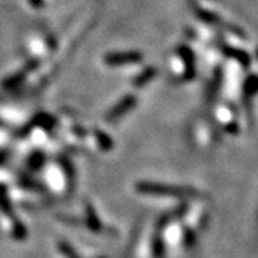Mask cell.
<instances>
[{
	"label": "cell",
	"instance_id": "6da1fadb",
	"mask_svg": "<svg viewBox=\"0 0 258 258\" xmlns=\"http://www.w3.org/2000/svg\"><path fill=\"white\" fill-rule=\"evenodd\" d=\"M135 189L139 194L151 195V197H162V198H179V200H189V198H200L201 195L197 189L184 188V186H171V185L157 184L142 181L135 185Z\"/></svg>",
	"mask_w": 258,
	"mask_h": 258
},
{
	"label": "cell",
	"instance_id": "7a4b0ae2",
	"mask_svg": "<svg viewBox=\"0 0 258 258\" xmlns=\"http://www.w3.org/2000/svg\"><path fill=\"white\" fill-rule=\"evenodd\" d=\"M194 13H195V16L200 19L201 22H204L205 25H210V26H214V28H220L222 30H227V32H231L232 35H235V36L242 37V39H245V32L240 29L238 26H234V25H230V23H227V22H224L218 15H215V13H212L210 10L203 9V8H200L198 5H195L192 6Z\"/></svg>",
	"mask_w": 258,
	"mask_h": 258
},
{
	"label": "cell",
	"instance_id": "3957f363",
	"mask_svg": "<svg viewBox=\"0 0 258 258\" xmlns=\"http://www.w3.org/2000/svg\"><path fill=\"white\" fill-rule=\"evenodd\" d=\"M137 105V98L134 95H126L120 99L113 108L109 109V112L106 113L105 116V120L109 122V123H113V122H118L120 118H123L129 111H132Z\"/></svg>",
	"mask_w": 258,
	"mask_h": 258
},
{
	"label": "cell",
	"instance_id": "277c9868",
	"mask_svg": "<svg viewBox=\"0 0 258 258\" xmlns=\"http://www.w3.org/2000/svg\"><path fill=\"white\" fill-rule=\"evenodd\" d=\"M178 55L181 57L182 63H184V74H182V78H184L186 82L192 81L194 78L197 76V59H195V53L194 50L189 46L186 45H179L178 49H176Z\"/></svg>",
	"mask_w": 258,
	"mask_h": 258
},
{
	"label": "cell",
	"instance_id": "5b68a950",
	"mask_svg": "<svg viewBox=\"0 0 258 258\" xmlns=\"http://www.w3.org/2000/svg\"><path fill=\"white\" fill-rule=\"evenodd\" d=\"M142 60V53L137 50L128 52H112L105 56V63L109 66H122V64L139 63Z\"/></svg>",
	"mask_w": 258,
	"mask_h": 258
},
{
	"label": "cell",
	"instance_id": "8992f818",
	"mask_svg": "<svg viewBox=\"0 0 258 258\" xmlns=\"http://www.w3.org/2000/svg\"><path fill=\"white\" fill-rule=\"evenodd\" d=\"M37 64H39L37 60H30V62H28V63L25 64V68H23V69H20L19 72L13 74L12 76H9V78L3 82V88H5V89L16 88L18 85H20V83L25 81V78H26V76H28L33 69H36Z\"/></svg>",
	"mask_w": 258,
	"mask_h": 258
},
{
	"label": "cell",
	"instance_id": "52a82bcc",
	"mask_svg": "<svg viewBox=\"0 0 258 258\" xmlns=\"http://www.w3.org/2000/svg\"><path fill=\"white\" fill-rule=\"evenodd\" d=\"M221 50L225 57L235 60L242 68H249V64H251V56H249L248 52H245L242 49H238V47L228 46V45H224L221 47Z\"/></svg>",
	"mask_w": 258,
	"mask_h": 258
},
{
	"label": "cell",
	"instance_id": "ba28073f",
	"mask_svg": "<svg viewBox=\"0 0 258 258\" xmlns=\"http://www.w3.org/2000/svg\"><path fill=\"white\" fill-rule=\"evenodd\" d=\"M86 225L88 228L93 232H105V227L102 225L101 220L98 217V214L95 211L93 205L91 204H86Z\"/></svg>",
	"mask_w": 258,
	"mask_h": 258
},
{
	"label": "cell",
	"instance_id": "9c48e42d",
	"mask_svg": "<svg viewBox=\"0 0 258 258\" xmlns=\"http://www.w3.org/2000/svg\"><path fill=\"white\" fill-rule=\"evenodd\" d=\"M242 92H244V98L245 101L248 102L249 99H252L254 96L258 95V75L251 74L245 78L244 85H242Z\"/></svg>",
	"mask_w": 258,
	"mask_h": 258
},
{
	"label": "cell",
	"instance_id": "30bf717a",
	"mask_svg": "<svg viewBox=\"0 0 258 258\" xmlns=\"http://www.w3.org/2000/svg\"><path fill=\"white\" fill-rule=\"evenodd\" d=\"M0 211L3 212L5 215H8L10 220H15V212H13V205L10 203L9 192L6 185L0 184Z\"/></svg>",
	"mask_w": 258,
	"mask_h": 258
},
{
	"label": "cell",
	"instance_id": "8fae6325",
	"mask_svg": "<svg viewBox=\"0 0 258 258\" xmlns=\"http://www.w3.org/2000/svg\"><path fill=\"white\" fill-rule=\"evenodd\" d=\"M56 125V119L53 116L47 115V113H39L36 118H33L32 122L28 125V128L25 129V132H29V129L33 126H40L45 129H52Z\"/></svg>",
	"mask_w": 258,
	"mask_h": 258
},
{
	"label": "cell",
	"instance_id": "7c38bea8",
	"mask_svg": "<svg viewBox=\"0 0 258 258\" xmlns=\"http://www.w3.org/2000/svg\"><path fill=\"white\" fill-rule=\"evenodd\" d=\"M157 75V69L155 68H145L142 72L139 75L135 76V79H134V85L137 86V88H142V86H145L147 83H149L152 81V78Z\"/></svg>",
	"mask_w": 258,
	"mask_h": 258
},
{
	"label": "cell",
	"instance_id": "4fadbf2b",
	"mask_svg": "<svg viewBox=\"0 0 258 258\" xmlns=\"http://www.w3.org/2000/svg\"><path fill=\"white\" fill-rule=\"evenodd\" d=\"M59 162L63 168L64 175H66V179H68V185H75V178H76V172H75V166L72 165V162L68 159V158L60 157L59 158Z\"/></svg>",
	"mask_w": 258,
	"mask_h": 258
},
{
	"label": "cell",
	"instance_id": "5bb4252c",
	"mask_svg": "<svg viewBox=\"0 0 258 258\" xmlns=\"http://www.w3.org/2000/svg\"><path fill=\"white\" fill-rule=\"evenodd\" d=\"M152 257L154 258H164L165 257V244L162 237L157 232V235L154 237L152 241Z\"/></svg>",
	"mask_w": 258,
	"mask_h": 258
},
{
	"label": "cell",
	"instance_id": "9a60e30c",
	"mask_svg": "<svg viewBox=\"0 0 258 258\" xmlns=\"http://www.w3.org/2000/svg\"><path fill=\"white\" fill-rule=\"evenodd\" d=\"M95 137H96V141H98L102 151H111V148L113 147V141L109 138L108 134L102 132L99 129H95Z\"/></svg>",
	"mask_w": 258,
	"mask_h": 258
},
{
	"label": "cell",
	"instance_id": "2e32d148",
	"mask_svg": "<svg viewBox=\"0 0 258 258\" xmlns=\"http://www.w3.org/2000/svg\"><path fill=\"white\" fill-rule=\"evenodd\" d=\"M221 81H222V71L221 68H218L217 71H215V74H214V78H212L211 85H210V88H208V96L210 98H214L218 91H220V86H221Z\"/></svg>",
	"mask_w": 258,
	"mask_h": 258
},
{
	"label": "cell",
	"instance_id": "e0dca14e",
	"mask_svg": "<svg viewBox=\"0 0 258 258\" xmlns=\"http://www.w3.org/2000/svg\"><path fill=\"white\" fill-rule=\"evenodd\" d=\"M45 161H46L45 154L40 152V151H36V152H33V154L30 155V158H29V168H30L32 171H37L39 168L43 166Z\"/></svg>",
	"mask_w": 258,
	"mask_h": 258
},
{
	"label": "cell",
	"instance_id": "ac0fdd59",
	"mask_svg": "<svg viewBox=\"0 0 258 258\" xmlns=\"http://www.w3.org/2000/svg\"><path fill=\"white\" fill-rule=\"evenodd\" d=\"M12 235L15 240H25L26 235H28V230H26V225L19 220H13V230H12Z\"/></svg>",
	"mask_w": 258,
	"mask_h": 258
},
{
	"label": "cell",
	"instance_id": "d6986e66",
	"mask_svg": "<svg viewBox=\"0 0 258 258\" xmlns=\"http://www.w3.org/2000/svg\"><path fill=\"white\" fill-rule=\"evenodd\" d=\"M57 247H59V251L62 252V255L64 258H79V255L76 254V251H75V248L71 244H68L64 241H59Z\"/></svg>",
	"mask_w": 258,
	"mask_h": 258
},
{
	"label": "cell",
	"instance_id": "ffe728a7",
	"mask_svg": "<svg viewBox=\"0 0 258 258\" xmlns=\"http://www.w3.org/2000/svg\"><path fill=\"white\" fill-rule=\"evenodd\" d=\"M195 244H197V232L195 230H189V228H186L184 231V245L185 248L191 249L195 247Z\"/></svg>",
	"mask_w": 258,
	"mask_h": 258
},
{
	"label": "cell",
	"instance_id": "44dd1931",
	"mask_svg": "<svg viewBox=\"0 0 258 258\" xmlns=\"http://www.w3.org/2000/svg\"><path fill=\"white\" fill-rule=\"evenodd\" d=\"M20 185H22V186H25V188H29V189H42V186H40V185H37V182L32 181V179L28 178V176H23V178L20 179Z\"/></svg>",
	"mask_w": 258,
	"mask_h": 258
},
{
	"label": "cell",
	"instance_id": "7402d4cb",
	"mask_svg": "<svg viewBox=\"0 0 258 258\" xmlns=\"http://www.w3.org/2000/svg\"><path fill=\"white\" fill-rule=\"evenodd\" d=\"M224 129H225L228 134H238L240 126H238V123H237V122H228V123H225Z\"/></svg>",
	"mask_w": 258,
	"mask_h": 258
},
{
	"label": "cell",
	"instance_id": "603a6c76",
	"mask_svg": "<svg viewBox=\"0 0 258 258\" xmlns=\"http://www.w3.org/2000/svg\"><path fill=\"white\" fill-rule=\"evenodd\" d=\"M29 2H30V5H32L35 9H40V8L45 6V0H29Z\"/></svg>",
	"mask_w": 258,
	"mask_h": 258
},
{
	"label": "cell",
	"instance_id": "cb8c5ba5",
	"mask_svg": "<svg viewBox=\"0 0 258 258\" xmlns=\"http://www.w3.org/2000/svg\"><path fill=\"white\" fill-rule=\"evenodd\" d=\"M5 159H6V154H2V152H0V164L5 162Z\"/></svg>",
	"mask_w": 258,
	"mask_h": 258
},
{
	"label": "cell",
	"instance_id": "d4e9b609",
	"mask_svg": "<svg viewBox=\"0 0 258 258\" xmlns=\"http://www.w3.org/2000/svg\"><path fill=\"white\" fill-rule=\"evenodd\" d=\"M255 59H257V62H258V46L257 49H255Z\"/></svg>",
	"mask_w": 258,
	"mask_h": 258
},
{
	"label": "cell",
	"instance_id": "484cf974",
	"mask_svg": "<svg viewBox=\"0 0 258 258\" xmlns=\"http://www.w3.org/2000/svg\"><path fill=\"white\" fill-rule=\"evenodd\" d=\"M98 258H106V257H98Z\"/></svg>",
	"mask_w": 258,
	"mask_h": 258
}]
</instances>
